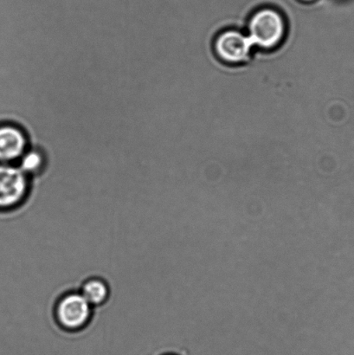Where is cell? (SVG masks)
I'll return each mask as SVG.
<instances>
[{
  "label": "cell",
  "instance_id": "obj_7",
  "mask_svg": "<svg viewBox=\"0 0 354 355\" xmlns=\"http://www.w3.org/2000/svg\"><path fill=\"white\" fill-rule=\"evenodd\" d=\"M91 306L103 304L109 297V288L103 281L90 279L82 286L81 293Z\"/></svg>",
  "mask_w": 354,
  "mask_h": 355
},
{
  "label": "cell",
  "instance_id": "obj_6",
  "mask_svg": "<svg viewBox=\"0 0 354 355\" xmlns=\"http://www.w3.org/2000/svg\"><path fill=\"white\" fill-rule=\"evenodd\" d=\"M19 168L27 176L41 173L45 168V157L43 152L37 148H29L19 159Z\"/></svg>",
  "mask_w": 354,
  "mask_h": 355
},
{
  "label": "cell",
  "instance_id": "obj_4",
  "mask_svg": "<svg viewBox=\"0 0 354 355\" xmlns=\"http://www.w3.org/2000/svg\"><path fill=\"white\" fill-rule=\"evenodd\" d=\"M91 308L81 293L69 294L59 302L57 318L64 329H79L89 322Z\"/></svg>",
  "mask_w": 354,
  "mask_h": 355
},
{
  "label": "cell",
  "instance_id": "obj_3",
  "mask_svg": "<svg viewBox=\"0 0 354 355\" xmlns=\"http://www.w3.org/2000/svg\"><path fill=\"white\" fill-rule=\"evenodd\" d=\"M28 176L19 166L0 163V211L19 205L28 193Z\"/></svg>",
  "mask_w": 354,
  "mask_h": 355
},
{
  "label": "cell",
  "instance_id": "obj_5",
  "mask_svg": "<svg viewBox=\"0 0 354 355\" xmlns=\"http://www.w3.org/2000/svg\"><path fill=\"white\" fill-rule=\"evenodd\" d=\"M29 149V141L22 128L12 123L0 124V163L19 162Z\"/></svg>",
  "mask_w": 354,
  "mask_h": 355
},
{
  "label": "cell",
  "instance_id": "obj_1",
  "mask_svg": "<svg viewBox=\"0 0 354 355\" xmlns=\"http://www.w3.org/2000/svg\"><path fill=\"white\" fill-rule=\"evenodd\" d=\"M247 34L253 46L272 51L283 43L287 35V23L278 10L265 7L252 14Z\"/></svg>",
  "mask_w": 354,
  "mask_h": 355
},
{
  "label": "cell",
  "instance_id": "obj_2",
  "mask_svg": "<svg viewBox=\"0 0 354 355\" xmlns=\"http://www.w3.org/2000/svg\"><path fill=\"white\" fill-rule=\"evenodd\" d=\"M253 47L247 34L234 29L222 31L214 41L217 58L231 65L244 64L247 61Z\"/></svg>",
  "mask_w": 354,
  "mask_h": 355
},
{
  "label": "cell",
  "instance_id": "obj_8",
  "mask_svg": "<svg viewBox=\"0 0 354 355\" xmlns=\"http://www.w3.org/2000/svg\"><path fill=\"white\" fill-rule=\"evenodd\" d=\"M304 1H311V0H304Z\"/></svg>",
  "mask_w": 354,
  "mask_h": 355
}]
</instances>
